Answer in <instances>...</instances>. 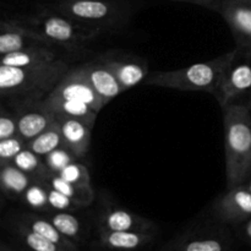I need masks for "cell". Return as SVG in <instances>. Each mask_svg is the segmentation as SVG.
Wrapping results in <instances>:
<instances>
[{
	"label": "cell",
	"mask_w": 251,
	"mask_h": 251,
	"mask_svg": "<svg viewBox=\"0 0 251 251\" xmlns=\"http://www.w3.org/2000/svg\"><path fill=\"white\" fill-rule=\"evenodd\" d=\"M43 104L49 112L55 115V118H73L82 120L92 127L98 117V112L80 100H65L49 95L43 100Z\"/></svg>",
	"instance_id": "15"
},
{
	"label": "cell",
	"mask_w": 251,
	"mask_h": 251,
	"mask_svg": "<svg viewBox=\"0 0 251 251\" xmlns=\"http://www.w3.org/2000/svg\"><path fill=\"white\" fill-rule=\"evenodd\" d=\"M61 178L68 180L69 183L76 184L80 186H91V176L88 169L85 164L75 161L66 166L63 171L59 173Z\"/></svg>",
	"instance_id": "28"
},
{
	"label": "cell",
	"mask_w": 251,
	"mask_h": 251,
	"mask_svg": "<svg viewBox=\"0 0 251 251\" xmlns=\"http://www.w3.org/2000/svg\"><path fill=\"white\" fill-rule=\"evenodd\" d=\"M174 1H185V2H191V4L200 5V6L207 7V9H212L217 11L218 6H220L221 2H218V0H174Z\"/></svg>",
	"instance_id": "33"
},
{
	"label": "cell",
	"mask_w": 251,
	"mask_h": 251,
	"mask_svg": "<svg viewBox=\"0 0 251 251\" xmlns=\"http://www.w3.org/2000/svg\"><path fill=\"white\" fill-rule=\"evenodd\" d=\"M46 5L102 34L123 28L134 12L127 0H54Z\"/></svg>",
	"instance_id": "4"
},
{
	"label": "cell",
	"mask_w": 251,
	"mask_h": 251,
	"mask_svg": "<svg viewBox=\"0 0 251 251\" xmlns=\"http://www.w3.org/2000/svg\"><path fill=\"white\" fill-rule=\"evenodd\" d=\"M77 161L75 154L71 151H69L65 146H61L59 149L54 150L49 154L44 157V162L50 169L51 173L59 174L66 166H69L73 162Z\"/></svg>",
	"instance_id": "26"
},
{
	"label": "cell",
	"mask_w": 251,
	"mask_h": 251,
	"mask_svg": "<svg viewBox=\"0 0 251 251\" xmlns=\"http://www.w3.org/2000/svg\"><path fill=\"white\" fill-rule=\"evenodd\" d=\"M146 239L147 235L142 234L140 230H120V232L105 230L103 235L104 243L117 249H134Z\"/></svg>",
	"instance_id": "23"
},
{
	"label": "cell",
	"mask_w": 251,
	"mask_h": 251,
	"mask_svg": "<svg viewBox=\"0 0 251 251\" xmlns=\"http://www.w3.org/2000/svg\"><path fill=\"white\" fill-rule=\"evenodd\" d=\"M239 48L217 58L171 71L150 73L145 83L178 91H202L215 96L226 71L234 64Z\"/></svg>",
	"instance_id": "3"
},
{
	"label": "cell",
	"mask_w": 251,
	"mask_h": 251,
	"mask_svg": "<svg viewBox=\"0 0 251 251\" xmlns=\"http://www.w3.org/2000/svg\"><path fill=\"white\" fill-rule=\"evenodd\" d=\"M22 232L25 233L24 238L25 242L27 243L31 249L34 251H58V244L50 242L49 239L44 238L43 235L38 234V233L33 232L32 229H29L26 226H22Z\"/></svg>",
	"instance_id": "30"
},
{
	"label": "cell",
	"mask_w": 251,
	"mask_h": 251,
	"mask_svg": "<svg viewBox=\"0 0 251 251\" xmlns=\"http://www.w3.org/2000/svg\"><path fill=\"white\" fill-rule=\"evenodd\" d=\"M19 134L17 118L14 110L1 103L0 112V140L15 136Z\"/></svg>",
	"instance_id": "29"
},
{
	"label": "cell",
	"mask_w": 251,
	"mask_h": 251,
	"mask_svg": "<svg viewBox=\"0 0 251 251\" xmlns=\"http://www.w3.org/2000/svg\"><path fill=\"white\" fill-rule=\"evenodd\" d=\"M185 251H223V247L215 239L194 240L186 244Z\"/></svg>",
	"instance_id": "32"
},
{
	"label": "cell",
	"mask_w": 251,
	"mask_h": 251,
	"mask_svg": "<svg viewBox=\"0 0 251 251\" xmlns=\"http://www.w3.org/2000/svg\"><path fill=\"white\" fill-rule=\"evenodd\" d=\"M222 109L227 189H232L251 176V110L238 103Z\"/></svg>",
	"instance_id": "2"
},
{
	"label": "cell",
	"mask_w": 251,
	"mask_h": 251,
	"mask_svg": "<svg viewBox=\"0 0 251 251\" xmlns=\"http://www.w3.org/2000/svg\"><path fill=\"white\" fill-rule=\"evenodd\" d=\"M247 186H248V188H249V190L251 191V179H250V180H249V183L247 184Z\"/></svg>",
	"instance_id": "36"
},
{
	"label": "cell",
	"mask_w": 251,
	"mask_h": 251,
	"mask_svg": "<svg viewBox=\"0 0 251 251\" xmlns=\"http://www.w3.org/2000/svg\"><path fill=\"white\" fill-rule=\"evenodd\" d=\"M63 136V146L75 154L76 158L85 157L90 150L92 126L73 118H56Z\"/></svg>",
	"instance_id": "14"
},
{
	"label": "cell",
	"mask_w": 251,
	"mask_h": 251,
	"mask_svg": "<svg viewBox=\"0 0 251 251\" xmlns=\"http://www.w3.org/2000/svg\"><path fill=\"white\" fill-rule=\"evenodd\" d=\"M22 199L27 206L39 212L51 210L49 206V184L47 180H34L25 191Z\"/></svg>",
	"instance_id": "22"
},
{
	"label": "cell",
	"mask_w": 251,
	"mask_h": 251,
	"mask_svg": "<svg viewBox=\"0 0 251 251\" xmlns=\"http://www.w3.org/2000/svg\"><path fill=\"white\" fill-rule=\"evenodd\" d=\"M59 48L49 46H33L22 50L1 55V65L5 66H34L53 63L61 59Z\"/></svg>",
	"instance_id": "16"
},
{
	"label": "cell",
	"mask_w": 251,
	"mask_h": 251,
	"mask_svg": "<svg viewBox=\"0 0 251 251\" xmlns=\"http://www.w3.org/2000/svg\"><path fill=\"white\" fill-rule=\"evenodd\" d=\"M50 95L65 100H80L93 108L96 112H100L104 105H107V103L88 82L78 65L71 66Z\"/></svg>",
	"instance_id": "8"
},
{
	"label": "cell",
	"mask_w": 251,
	"mask_h": 251,
	"mask_svg": "<svg viewBox=\"0 0 251 251\" xmlns=\"http://www.w3.org/2000/svg\"><path fill=\"white\" fill-rule=\"evenodd\" d=\"M49 206L55 211H74L81 208L82 206L70 199L69 196L59 193L49 185Z\"/></svg>",
	"instance_id": "31"
},
{
	"label": "cell",
	"mask_w": 251,
	"mask_h": 251,
	"mask_svg": "<svg viewBox=\"0 0 251 251\" xmlns=\"http://www.w3.org/2000/svg\"><path fill=\"white\" fill-rule=\"evenodd\" d=\"M61 146H63V136H61L59 123L56 120L48 129L41 132L38 136L27 141L26 145L27 149H29L38 156L43 157V158L47 154H49L54 150L59 149Z\"/></svg>",
	"instance_id": "20"
},
{
	"label": "cell",
	"mask_w": 251,
	"mask_h": 251,
	"mask_svg": "<svg viewBox=\"0 0 251 251\" xmlns=\"http://www.w3.org/2000/svg\"><path fill=\"white\" fill-rule=\"evenodd\" d=\"M27 141L20 134L0 140V163H9L26 149Z\"/></svg>",
	"instance_id": "27"
},
{
	"label": "cell",
	"mask_w": 251,
	"mask_h": 251,
	"mask_svg": "<svg viewBox=\"0 0 251 251\" xmlns=\"http://www.w3.org/2000/svg\"><path fill=\"white\" fill-rule=\"evenodd\" d=\"M235 1H239V2H245V4H251V0H235Z\"/></svg>",
	"instance_id": "35"
},
{
	"label": "cell",
	"mask_w": 251,
	"mask_h": 251,
	"mask_svg": "<svg viewBox=\"0 0 251 251\" xmlns=\"http://www.w3.org/2000/svg\"><path fill=\"white\" fill-rule=\"evenodd\" d=\"M217 11L229 26L238 47L248 50L251 46V4L225 0Z\"/></svg>",
	"instance_id": "11"
},
{
	"label": "cell",
	"mask_w": 251,
	"mask_h": 251,
	"mask_svg": "<svg viewBox=\"0 0 251 251\" xmlns=\"http://www.w3.org/2000/svg\"><path fill=\"white\" fill-rule=\"evenodd\" d=\"M218 215L226 221L240 222L251 217V191L247 184L227 189L215 205Z\"/></svg>",
	"instance_id": "12"
},
{
	"label": "cell",
	"mask_w": 251,
	"mask_h": 251,
	"mask_svg": "<svg viewBox=\"0 0 251 251\" xmlns=\"http://www.w3.org/2000/svg\"><path fill=\"white\" fill-rule=\"evenodd\" d=\"M46 213L47 218L54 225V227L68 238L77 237L80 233L81 225L80 221L74 215L69 213V211H55L49 210Z\"/></svg>",
	"instance_id": "25"
},
{
	"label": "cell",
	"mask_w": 251,
	"mask_h": 251,
	"mask_svg": "<svg viewBox=\"0 0 251 251\" xmlns=\"http://www.w3.org/2000/svg\"><path fill=\"white\" fill-rule=\"evenodd\" d=\"M12 163L22 172L31 176L34 180H48L49 176L53 174L44 162L43 157L38 156L27 147L15 157Z\"/></svg>",
	"instance_id": "19"
},
{
	"label": "cell",
	"mask_w": 251,
	"mask_h": 251,
	"mask_svg": "<svg viewBox=\"0 0 251 251\" xmlns=\"http://www.w3.org/2000/svg\"><path fill=\"white\" fill-rule=\"evenodd\" d=\"M19 16L58 48L78 50L102 36L97 29L77 24L47 5L38 7L34 14Z\"/></svg>",
	"instance_id": "5"
},
{
	"label": "cell",
	"mask_w": 251,
	"mask_h": 251,
	"mask_svg": "<svg viewBox=\"0 0 251 251\" xmlns=\"http://www.w3.org/2000/svg\"><path fill=\"white\" fill-rule=\"evenodd\" d=\"M248 107H249V109L251 110V92H250V100H249V104H248Z\"/></svg>",
	"instance_id": "37"
},
{
	"label": "cell",
	"mask_w": 251,
	"mask_h": 251,
	"mask_svg": "<svg viewBox=\"0 0 251 251\" xmlns=\"http://www.w3.org/2000/svg\"><path fill=\"white\" fill-rule=\"evenodd\" d=\"M97 58L108 66L119 81L123 91L130 90L146 80L149 76V64L141 56L120 50H108L98 54Z\"/></svg>",
	"instance_id": "6"
},
{
	"label": "cell",
	"mask_w": 251,
	"mask_h": 251,
	"mask_svg": "<svg viewBox=\"0 0 251 251\" xmlns=\"http://www.w3.org/2000/svg\"><path fill=\"white\" fill-rule=\"evenodd\" d=\"M248 92H251V64H233L223 75L215 98L225 108Z\"/></svg>",
	"instance_id": "10"
},
{
	"label": "cell",
	"mask_w": 251,
	"mask_h": 251,
	"mask_svg": "<svg viewBox=\"0 0 251 251\" xmlns=\"http://www.w3.org/2000/svg\"><path fill=\"white\" fill-rule=\"evenodd\" d=\"M71 66L63 59L34 66H0L1 103L15 107L48 97Z\"/></svg>",
	"instance_id": "1"
},
{
	"label": "cell",
	"mask_w": 251,
	"mask_h": 251,
	"mask_svg": "<svg viewBox=\"0 0 251 251\" xmlns=\"http://www.w3.org/2000/svg\"><path fill=\"white\" fill-rule=\"evenodd\" d=\"M47 181H48V184L51 188L55 189L59 193L64 194V195L69 196L70 199H73L74 201L80 203L82 207L90 205L93 201V199H95L92 186H80L76 185V184L69 183L68 180L61 178L59 174L53 173Z\"/></svg>",
	"instance_id": "21"
},
{
	"label": "cell",
	"mask_w": 251,
	"mask_h": 251,
	"mask_svg": "<svg viewBox=\"0 0 251 251\" xmlns=\"http://www.w3.org/2000/svg\"><path fill=\"white\" fill-rule=\"evenodd\" d=\"M22 218H24L26 227H28L33 232L38 233V234L43 235L44 238L49 239L50 242L59 245L64 244V242H65V237L54 227V225L48 218H42L36 215H29V213L24 215Z\"/></svg>",
	"instance_id": "24"
},
{
	"label": "cell",
	"mask_w": 251,
	"mask_h": 251,
	"mask_svg": "<svg viewBox=\"0 0 251 251\" xmlns=\"http://www.w3.org/2000/svg\"><path fill=\"white\" fill-rule=\"evenodd\" d=\"M33 46L55 47L38 31L28 26L20 16L4 19L0 22V54L1 55L22 50V49Z\"/></svg>",
	"instance_id": "7"
},
{
	"label": "cell",
	"mask_w": 251,
	"mask_h": 251,
	"mask_svg": "<svg viewBox=\"0 0 251 251\" xmlns=\"http://www.w3.org/2000/svg\"><path fill=\"white\" fill-rule=\"evenodd\" d=\"M244 230H245V234L251 239V220L248 221L244 226Z\"/></svg>",
	"instance_id": "34"
},
{
	"label": "cell",
	"mask_w": 251,
	"mask_h": 251,
	"mask_svg": "<svg viewBox=\"0 0 251 251\" xmlns=\"http://www.w3.org/2000/svg\"><path fill=\"white\" fill-rule=\"evenodd\" d=\"M78 66L82 70L83 75L86 76L88 82L91 83V86L95 88L96 92L102 97V100L107 104L113 98L124 92L114 74L97 56L93 60L86 61Z\"/></svg>",
	"instance_id": "13"
},
{
	"label": "cell",
	"mask_w": 251,
	"mask_h": 251,
	"mask_svg": "<svg viewBox=\"0 0 251 251\" xmlns=\"http://www.w3.org/2000/svg\"><path fill=\"white\" fill-rule=\"evenodd\" d=\"M33 181L31 176L17 168L12 162L0 163V185L4 195L9 199H22L25 191Z\"/></svg>",
	"instance_id": "17"
},
{
	"label": "cell",
	"mask_w": 251,
	"mask_h": 251,
	"mask_svg": "<svg viewBox=\"0 0 251 251\" xmlns=\"http://www.w3.org/2000/svg\"><path fill=\"white\" fill-rule=\"evenodd\" d=\"M9 108H11L16 114L19 134L26 141L38 136L56 120L55 115L49 112L43 104V100L21 103Z\"/></svg>",
	"instance_id": "9"
},
{
	"label": "cell",
	"mask_w": 251,
	"mask_h": 251,
	"mask_svg": "<svg viewBox=\"0 0 251 251\" xmlns=\"http://www.w3.org/2000/svg\"><path fill=\"white\" fill-rule=\"evenodd\" d=\"M248 54H249V56L251 58V46H250V48L248 49Z\"/></svg>",
	"instance_id": "38"
},
{
	"label": "cell",
	"mask_w": 251,
	"mask_h": 251,
	"mask_svg": "<svg viewBox=\"0 0 251 251\" xmlns=\"http://www.w3.org/2000/svg\"><path fill=\"white\" fill-rule=\"evenodd\" d=\"M103 227L105 230H144L150 227V222L130 211L122 207H105L102 215Z\"/></svg>",
	"instance_id": "18"
}]
</instances>
